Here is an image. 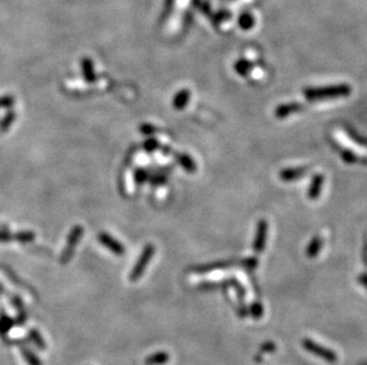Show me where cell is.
Listing matches in <instances>:
<instances>
[{
  "label": "cell",
  "mask_w": 367,
  "mask_h": 365,
  "mask_svg": "<svg viewBox=\"0 0 367 365\" xmlns=\"http://www.w3.org/2000/svg\"><path fill=\"white\" fill-rule=\"evenodd\" d=\"M350 94V87L347 84H337V86H329L323 88H309L304 90V96L308 100H331V98H339L347 96Z\"/></svg>",
  "instance_id": "cell-1"
},
{
  "label": "cell",
  "mask_w": 367,
  "mask_h": 365,
  "mask_svg": "<svg viewBox=\"0 0 367 365\" xmlns=\"http://www.w3.org/2000/svg\"><path fill=\"white\" fill-rule=\"evenodd\" d=\"M267 236V223L264 220L260 221L257 225V233L253 242V250L256 253H262L265 248Z\"/></svg>",
  "instance_id": "cell-2"
},
{
  "label": "cell",
  "mask_w": 367,
  "mask_h": 365,
  "mask_svg": "<svg viewBox=\"0 0 367 365\" xmlns=\"http://www.w3.org/2000/svg\"><path fill=\"white\" fill-rule=\"evenodd\" d=\"M304 348L307 349L308 351H310V352L315 353L316 356L322 357V358L326 359V361H328V362L336 361V356H335V353L333 352V351H329L328 349L322 348V346L317 345V344L312 342V340H304Z\"/></svg>",
  "instance_id": "cell-3"
},
{
  "label": "cell",
  "mask_w": 367,
  "mask_h": 365,
  "mask_svg": "<svg viewBox=\"0 0 367 365\" xmlns=\"http://www.w3.org/2000/svg\"><path fill=\"white\" fill-rule=\"evenodd\" d=\"M300 109H302V106H300L299 102L285 103V105H281L276 108L275 115L277 116L278 119H285L288 118L290 114L297 113Z\"/></svg>",
  "instance_id": "cell-4"
},
{
  "label": "cell",
  "mask_w": 367,
  "mask_h": 365,
  "mask_svg": "<svg viewBox=\"0 0 367 365\" xmlns=\"http://www.w3.org/2000/svg\"><path fill=\"white\" fill-rule=\"evenodd\" d=\"M305 172H307V167H290V169L282 170L279 173V178L284 182H291V180L303 177Z\"/></svg>",
  "instance_id": "cell-5"
},
{
  "label": "cell",
  "mask_w": 367,
  "mask_h": 365,
  "mask_svg": "<svg viewBox=\"0 0 367 365\" xmlns=\"http://www.w3.org/2000/svg\"><path fill=\"white\" fill-rule=\"evenodd\" d=\"M323 175H314L312 184L309 186V190H308V197L312 199H316L318 196H320L321 190H322L323 186Z\"/></svg>",
  "instance_id": "cell-6"
},
{
  "label": "cell",
  "mask_w": 367,
  "mask_h": 365,
  "mask_svg": "<svg viewBox=\"0 0 367 365\" xmlns=\"http://www.w3.org/2000/svg\"><path fill=\"white\" fill-rule=\"evenodd\" d=\"M170 359V356L166 352H157L145 359L146 365H164Z\"/></svg>",
  "instance_id": "cell-7"
},
{
  "label": "cell",
  "mask_w": 367,
  "mask_h": 365,
  "mask_svg": "<svg viewBox=\"0 0 367 365\" xmlns=\"http://www.w3.org/2000/svg\"><path fill=\"white\" fill-rule=\"evenodd\" d=\"M321 248H322V238L314 237L312 241H310L309 246L307 247V255L309 257H315L320 253Z\"/></svg>",
  "instance_id": "cell-8"
},
{
  "label": "cell",
  "mask_w": 367,
  "mask_h": 365,
  "mask_svg": "<svg viewBox=\"0 0 367 365\" xmlns=\"http://www.w3.org/2000/svg\"><path fill=\"white\" fill-rule=\"evenodd\" d=\"M152 253H153V249H152V247L148 248V249H146V250H145L144 255H143V258H142V260H140L139 265H138V266H137V269H135V270H134V273H133V280L137 279V278H138V276H139V275H140V274H142V271H143V270H144V267H145V265H146V263H148V261H149V260H150V257H151V255H152Z\"/></svg>",
  "instance_id": "cell-9"
},
{
  "label": "cell",
  "mask_w": 367,
  "mask_h": 365,
  "mask_svg": "<svg viewBox=\"0 0 367 365\" xmlns=\"http://www.w3.org/2000/svg\"><path fill=\"white\" fill-rule=\"evenodd\" d=\"M190 93L188 90H182L176 95L174 101V106L176 109H183L188 102H189Z\"/></svg>",
  "instance_id": "cell-10"
},
{
  "label": "cell",
  "mask_w": 367,
  "mask_h": 365,
  "mask_svg": "<svg viewBox=\"0 0 367 365\" xmlns=\"http://www.w3.org/2000/svg\"><path fill=\"white\" fill-rule=\"evenodd\" d=\"M22 354L24 358L26 359L29 365H42V362L39 361L38 357L33 351L29 350V349H22Z\"/></svg>",
  "instance_id": "cell-11"
},
{
  "label": "cell",
  "mask_w": 367,
  "mask_h": 365,
  "mask_svg": "<svg viewBox=\"0 0 367 365\" xmlns=\"http://www.w3.org/2000/svg\"><path fill=\"white\" fill-rule=\"evenodd\" d=\"M178 159H180L181 165H182V166L184 167V169L187 170V171L194 172L196 170L195 162H194V160L190 158V157H188V156H180V157H178Z\"/></svg>",
  "instance_id": "cell-12"
},
{
  "label": "cell",
  "mask_w": 367,
  "mask_h": 365,
  "mask_svg": "<svg viewBox=\"0 0 367 365\" xmlns=\"http://www.w3.org/2000/svg\"><path fill=\"white\" fill-rule=\"evenodd\" d=\"M30 338L33 340V343L36 344L39 349H41V350H45V349H47V345H45L43 338H42V335L39 334L38 331H36V330H31Z\"/></svg>",
  "instance_id": "cell-13"
},
{
  "label": "cell",
  "mask_w": 367,
  "mask_h": 365,
  "mask_svg": "<svg viewBox=\"0 0 367 365\" xmlns=\"http://www.w3.org/2000/svg\"><path fill=\"white\" fill-rule=\"evenodd\" d=\"M251 64L247 61H239L235 64V70L238 71L239 75H246L250 70H251Z\"/></svg>",
  "instance_id": "cell-14"
},
{
  "label": "cell",
  "mask_w": 367,
  "mask_h": 365,
  "mask_svg": "<svg viewBox=\"0 0 367 365\" xmlns=\"http://www.w3.org/2000/svg\"><path fill=\"white\" fill-rule=\"evenodd\" d=\"M11 326L12 321L9 318H1V320H0V333H1V335H4L5 333L9 331L11 329Z\"/></svg>",
  "instance_id": "cell-15"
},
{
  "label": "cell",
  "mask_w": 367,
  "mask_h": 365,
  "mask_svg": "<svg viewBox=\"0 0 367 365\" xmlns=\"http://www.w3.org/2000/svg\"><path fill=\"white\" fill-rule=\"evenodd\" d=\"M342 158H344V160L347 161V162L356 161V157L352 153V152H350V151H345L344 153H342Z\"/></svg>",
  "instance_id": "cell-16"
},
{
  "label": "cell",
  "mask_w": 367,
  "mask_h": 365,
  "mask_svg": "<svg viewBox=\"0 0 367 365\" xmlns=\"http://www.w3.org/2000/svg\"><path fill=\"white\" fill-rule=\"evenodd\" d=\"M252 311H253V314H254L253 317H256V318H259V317L262 316V313H263L262 306L258 305V303H257V305H253V308H252Z\"/></svg>",
  "instance_id": "cell-17"
},
{
  "label": "cell",
  "mask_w": 367,
  "mask_h": 365,
  "mask_svg": "<svg viewBox=\"0 0 367 365\" xmlns=\"http://www.w3.org/2000/svg\"><path fill=\"white\" fill-rule=\"evenodd\" d=\"M360 281L363 282V284L367 285V275H363V276H361V278H360Z\"/></svg>",
  "instance_id": "cell-18"
}]
</instances>
